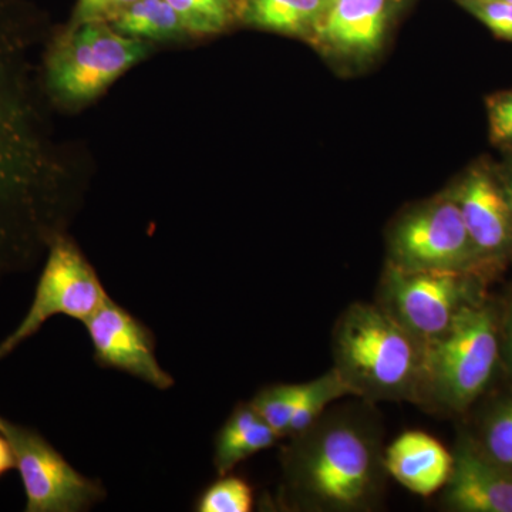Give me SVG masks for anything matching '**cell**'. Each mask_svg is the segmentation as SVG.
<instances>
[{"instance_id":"obj_25","label":"cell","mask_w":512,"mask_h":512,"mask_svg":"<svg viewBox=\"0 0 512 512\" xmlns=\"http://www.w3.org/2000/svg\"><path fill=\"white\" fill-rule=\"evenodd\" d=\"M134 2L137 0H79L73 23L93 22V20L109 22Z\"/></svg>"},{"instance_id":"obj_21","label":"cell","mask_w":512,"mask_h":512,"mask_svg":"<svg viewBox=\"0 0 512 512\" xmlns=\"http://www.w3.org/2000/svg\"><path fill=\"white\" fill-rule=\"evenodd\" d=\"M197 512H251L254 510V490L242 477L231 473L220 476L208 485L195 501Z\"/></svg>"},{"instance_id":"obj_15","label":"cell","mask_w":512,"mask_h":512,"mask_svg":"<svg viewBox=\"0 0 512 512\" xmlns=\"http://www.w3.org/2000/svg\"><path fill=\"white\" fill-rule=\"evenodd\" d=\"M279 440L278 433L251 403L237 404L215 437L214 467L218 476L231 473L242 461L275 446Z\"/></svg>"},{"instance_id":"obj_10","label":"cell","mask_w":512,"mask_h":512,"mask_svg":"<svg viewBox=\"0 0 512 512\" xmlns=\"http://www.w3.org/2000/svg\"><path fill=\"white\" fill-rule=\"evenodd\" d=\"M83 325L97 365L127 373L154 389L174 386L173 376L158 362L153 332L119 303L110 298Z\"/></svg>"},{"instance_id":"obj_2","label":"cell","mask_w":512,"mask_h":512,"mask_svg":"<svg viewBox=\"0 0 512 512\" xmlns=\"http://www.w3.org/2000/svg\"><path fill=\"white\" fill-rule=\"evenodd\" d=\"M281 451L279 503L289 511L369 512L382 504L387 474L383 426L359 399L326 410L288 437Z\"/></svg>"},{"instance_id":"obj_31","label":"cell","mask_w":512,"mask_h":512,"mask_svg":"<svg viewBox=\"0 0 512 512\" xmlns=\"http://www.w3.org/2000/svg\"><path fill=\"white\" fill-rule=\"evenodd\" d=\"M245 2H247V0H239V3H241V8H242V5H244Z\"/></svg>"},{"instance_id":"obj_23","label":"cell","mask_w":512,"mask_h":512,"mask_svg":"<svg viewBox=\"0 0 512 512\" xmlns=\"http://www.w3.org/2000/svg\"><path fill=\"white\" fill-rule=\"evenodd\" d=\"M460 3L494 36L512 43V3L491 0H460Z\"/></svg>"},{"instance_id":"obj_26","label":"cell","mask_w":512,"mask_h":512,"mask_svg":"<svg viewBox=\"0 0 512 512\" xmlns=\"http://www.w3.org/2000/svg\"><path fill=\"white\" fill-rule=\"evenodd\" d=\"M500 349L501 356L512 372V303L505 313L503 322L500 320Z\"/></svg>"},{"instance_id":"obj_6","label":"cell","mask_w":512,"mask_h":512,"mask_svg":"<svg viewBox=\"0 0 512 512\" xmlns=\"http://www.w3.org/2000/svg\"><path fill=\"white\" fill-rule=\"evenodd\" d=\"M387 265L402 271H456L483 278L493 271L447 192L414 205L393 222L387 234Z\"/></svg>"},{"instance_id":"obj_16","label":"cell","mask_w":512,"mask_h":512,"mask_svg":"<svg viewBox=\"0 0 512 512\" xmlns=\"http://www.w3.org/2000/svg\"><path fill=\"white\" fill-rule=\"evenodd\" d=\"M329 0H247L239 18L251 28L311 40Z\"/></svg>"},{"instance_id":"obj_22","label":"cell","mask_w":512,"mask_h":512,"mask_svg":"<svg viewBox=\"0 0 512 512\" xmlns=\"http://www.w3.org/2000/svg\"><path fill=\"white\" fill-rule=\"evenodd\" d=\"M299 394H301V384H269L259 390L249 403L254 407L255 412L278 433V436L285 439Z\"/></svg>"},{"instance_id":"obj_19","label":"cell","mask_w":512,"mask_h":512,"mask_svg":"<svg viewBox=\"0 0 512 512\" xmlns=\"http://www.w3.org/2000/svg\"><path fill=\"white\" fill-rule=\"evenodd\" d=\"M191 35H217L241 12L239 0H167Z\"/></svg>"},{"instance_id":"obj_18","label":"cell","mask_w":512,"mask_h":512,"mask_svg":"<svg viewBox=\"0 0 512 512\" xmlns=\"http://www.w3.org/2000/svg\"><path fill=\"white\" fill-rule=\"evenodd\" d=\"M346 396L352 394L333 367L318 379L302 383L301 394L296 403L295 413L289 421L285 439L311 426L333 403Z\"/></svg>"},{"instance_id":"obj_30","label":"cell","mask_w":512,"mask_h":512,"mask_svg":"<svg viewBox=\"0 0 512 512\" xmlns=\"http://www.w3.org/2000/svg\"><path fill=\"white\" fill-rule=\"evenodd\" d=\"M491 2H504V3H512V0H491Z\"/></svg>"},{"instance_id":"obj_20","label":"cell","mask_w":512,"mask_h":512,"mask_svg":"<svg viewBox=\"0 0 512 512\" xmlns=\"http://www.w3.org/2000/svg\"><path fill=\"white\" fill-rule=\"evenodd\" d=\"M473 440L485 456L512 473V394L488 410L480 437Z\"/></svg>"},{"instance_id":"obj_13","label":"cell","mask_w":512,"mask_h":512,"mask_svg":"<svg viewBox=\"0 0 512 512\" xmlns=\"http://www.w3.org/2000/svg\"><path fill=\"white\" fill-rule=\"evenodd\" d=\"M393 0H329L309 42L328 55L362 60L382 49Z\"/></svg>"},{"instance_id":"obj_5","label":"cell","mask_w":512,"mask_h":512,"mask_svg":"<svg viewBox=\"0 0 512 512\" xmlns=\"http://www.w3.org/2000/svg\"><path fill=\"white\" fill-rule=\"evenodd\" d=\"M153 49V43L120 35L101 20L73 23L47 50L45 92L64 106L89 103Z\"/></svg>"},{"instance_id":"obj_17","label":"cell","mask_w":512,"mask_h":512,"mask_svg":"<svg viewBox=\"0 0 512 512\" xmlns=\"http://www.w3.org/2000/svg\"><path fill=\"white\" fill-rule=\"evenodd\" d=\"M120 35L150 43L180 42L191 36L167 0H137L110 19Z\"/></svg>"},{"instance_id":"obj_7","label":"cell","mask_w":512,"mask_h":512,"mask_svg":"<svg viewBox=\"0 0 512 512\" xmlns=\"http://www.w3.org/2000/svg\"><path fill=\"white\" fill-rule=\"evenodd\" d=\"M483 281L467 272H410L386 264L376 303L424 346L443 335L464 306L483 299Z\"/></svg>"},{"instance_id":"obj_27","label":"cell","mask_w":512,"mask_h":512,"mask_svg":"<svg viewBox=\"0 0 512 512\" xmlns=\"http://www.w3.org/2000/svg\"><path fill=\"white\" fill-rule=\"evenodd\" d=\"M16 461L15 454H13L12 446L9 440L6 439L5 434L0 433V480L9 473L15 470Z\"/></svg>"},{"instance_id":"obj_1","label":"cell","mask_w":512,"mask_h":512,"mask_svg":"<svg viewBox=\"0 0 512 512\" xmlns=\"http://www.w3.org/2000/svg\"><path fill=\"white\" fill-rule=\"evenodd\" d=\"M36 37L29 13L0 0V285L39 262L70 211L69 173L32 79Z\"/></svg>"},{"instance_id":"obj_11","label":"cell","mask_w":512,"mask_h":512,"mask_svg":"<svg viewBox=\"0 0 512 512\" xmlns=\"http://www.w3.org/2000/svg\"><path fill=\"white\" fill-rule=\"evenodd\" d=\"M446 192L484 261L498 268L512 255V208L495 167L474 164Z\"/></svg>"},{"instance_id":"obj_3","label":"cell","mask_w":512,"mask_h":512,"mask_svg":"<svg viewBox=\"0 0 512 512\" xmlns=\"http://www.w3.org/2000/svg\"><path fill=\"white\" fill-rule=\"evenodd\" d=\"M333 369L369 403L416 400L423 345L377 303L355 302L332 330Z\"/></svg>"},{"instance_id":"obj_24","label":"cell","mask_w":512,"mask_h":512,"mask_svg":"<svg viewBox=\"0 0 512 512\" xmlns=\"http://www.w3.org/2000/svg\"><path fill=\"white\" fill-rule=\"evenodd\" d=\"M485 107L491 143L512 150V89L491 94Z\"/></svg>"},{"instance_id":"obj_29","label":"cell","mask_w":512,"mask_h":512,"mask_svg":"<svg viewBox=\"0 0 512 512\" xmlns=\"http://www.w3.org/2000/svg\"><path fill=\"white\" fill-rule=\"evenodd\" d=\"M6 419H3L2 416H0V433H2L3 427H5Z\"/></svg>"},{"instance_id":"obj_4","label":"cell","mask_w":512,"mask_h":512,"mask_svg":"<svg viewBox=\"0 0 512 512\" xmlns=\"http://www.w3.org/2000/svg\"><path fill=\"white\" fill-rule=\"evenodd\" d=\"M501 360L500 319L483 299L464 306L450 328L423 346L414 404L460 414L490 386Z\"/></svg>"},{"instance_id":"obj_12","label":"cell","mask_w":512,"mask_h":512,"mask_svg":"<svg viewBox=\"0 0 512 512\" xmlns=\"http://www.w3.org/2000/svg\"><path fill=\"white\" fill-rule=\"evenodd\" d=\"M440 500L447 511L512 512V473L485 456L471 436H460Z\"/></svg>"},{"instance_id":"obj_8","label":"cell","mask_w":512,"mask_h":512,"mask_svg":"<svg viewBox=\"0 0 512 512\" xmlns=\"http://www.w3.org/2000/svg\"><path fill=\"white\" fill-rule=\"evenodd\" d=\"M109 299L92 264L62 232L47 248L45 266L25 318L0 342V360L33 338L47 320L63 315L84 323Z\"/></svg>"},{"instance_id":"obj_9","label":"cell","mask_w":512,"mask_h":512,"mask_svg":"<svg viewBox=\"0 0 512 512\" xmlns=\"http://www.w3.org/2000/svg\"><path fill=\"white\" fill-rule=\"evenodd\" d=\"M2 433L15 454L26 512H83L106 498L100 481L83 476L32 427L6 420Z\"/></svg>"},{"instance_id":"obj_28","label":"cell","mask_w":512,"mask_h":512,"mask_svg":"<svg viewBox=\"0 0 512 512\" xmlns=\"http://www.w3.org/2000/svg\"><path fill=\"white\" fill-rule=\"evenodd\" d=\"M495 173L498 175L501 185H503L505 195L512 208V154L503 161V164L495 167Z\"/></svg>"},{"instance_id":"obj_14","label":"cell","mask_w":512,"mask_h":512,"mask_svg":"<svg viewBox=\"0 0 512 512\" xmlns=\"http://www.w3.org/2000/svg\"><path fill=\"white\" fill-rule=\"evenodd\" d=\"M387 474L421 497L441 491L450 477L453 453L424 431H406L384 451Z\"/></svg>"}]
</instances>
